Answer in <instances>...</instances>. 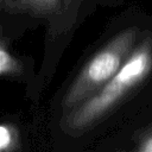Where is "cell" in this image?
I'll list each match as a JSON object with an SVG mask.
<instances>
[{
    "mask_svg": "<svg viewBox=\"0 0 152 152\" xmlns=\"http://www.w3.org/2000/svg\"><path fill=\"white\" fill-rule=\"evenodd\" d=\"M19 144L17 129L6 124H0V152H14Z\"/></svg>",
    "mask_w": 152,
    "mask_h": 152,
    "instance_id": "3",
    "label": "cell"
},
{
    "mask_svg": "<svg viewBox=\"0 0 152 152\" xmlns=\"http://www.w3.org/2000/svg\"><path fill=\"white\" fill-rule=\"evenodd\" d=\"M139 152H152V135H148L141 144Z\"/></svg>",
    "mask_w": 152,
    "mask_h": 152,
    "instance_id": "6",
    "label": "cell"
},
{
    "mask_svg": "<svg viewBox=\"0 0 152 152\" xmlns=\"http://www.w3.org/2000/svg\"><path fill=\"white\" fill-rule=\"evenodd\" d=\"M19 1L23 7L36 11H46L53 8L58 0H19Z\"/></svg>",
    "mask_w": 152,
    "mask_h": 152,
    "instance_id": "5",
    "label": "cell"
},
{
    "mask_svg": "<svg viewBox=\"0 0 152 152\" xmlns=\"http://www.w3.org/2000/svg\"><path fill=\"white\" fill-rule=\"evenodd\" d=\"M152 70V39L147 38L133 49L119 71L95 94L70 110L66 128L81 131L112 110Z\"/></svg>",
    "mask_w": 152,
    "mask_h": 152,
    "instance_id": "1",
    "label": "cell"
},
{
    "mask_svg": "<svg viewBox=\"0 0 152 152\" xmlns=\"http://www.w3.org/2000/svg\"><path fill=\"white\" fill-rule=\"evenodd\" d=\"M20 69L18 61L4 48L0 45V75L2 74H13Z\"/></svg>",
    "mask_w": 152,
    "mask_h": 152,
    "instance_id": "4",
    "label": "cell"
},
{
    "mask_svg": "<svg viewBox=\"0 0 152 152\" xmlns=\"http://www.w3.org/2000/svg\"><path fill=\"white\" fill-rule=\"evenodd\" d=\"M137 30L126 28L114 36L82 68L68 89L63 108L72 110L101 89L121 68L134 49Z\"/></svg>",
    "mask_w": 152,
    "mask_h": 152,
    "instance_id": "2",
    "label": "cell"
}]
</instances>
